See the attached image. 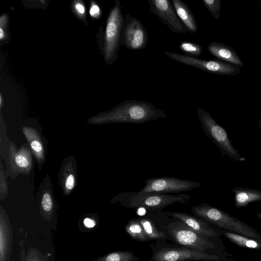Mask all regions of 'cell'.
I'll return each mask as SVG.
<instances>
[{"label":"cell","instance_id":"6da1fadb","mask_svg":"<svg viewBox=\"0 0 261 261\" xmlns=\"http://www.w3.org/2000/svg\"><path fill=\"white\" fill-rule=\"evenodd\" d=\"M166 112L152 102L135 99L124 100L111 111L105 113L100 121L108 123L138 124L165 119Z\"/></svg>","mask_w":261,"mask_h":261},{"label":"cell","instance_id":"7a4b0ae2","mask_svg":"<svg viewBox=\"0 0 261 261\" xmlns=\"http://www.w3.org/2000/svg\"><path fill=\"white\" fill-rule=\"evenodd\" d=\"M166 230L171 239V242L190 249L214 254L220 255L218 239L201 235L186 225L180 220L171 219L166 226Z\"/></svg>","mask_w":261,"mask_h":261},{"label":"cell","instance_id":"3957f363","mask_svg":"<svg viewBox=\"0 0 261 261\" xmlns=\"http://www.w3.org/2000/svg\"><path fill=\"white\" fill-rule=\"evenodd\" d=\"M193 215L213 224L218 228L238 233L248 238L261 240V233L229 214L207 203L193 206Z\"/></svg>","mask_w":261,"mask_h":261},{"label":"cell","instance_id":"277c9868","mask_svg":"<svg viewBox=\"0 0 261 261\" xmlns=\"http://www.w3.org/2000/svg\"><path fill=\"white\" fill-rule=\"evenodd\" d=\"M118 196V201L121 205L127 208H143L148 211H162L172 204H184L191 200L190 196L186 194L173 195L138 191L123 192Z\"/></svg>","mask_w":261,"mask_h":261},{"label":"cell","instance_id":"5b68a950","mask_svg":"<svg viewBox=\"0 0 261 261\" xmlns=\"http://www.w3.org/2000/svg\"><path fill=\"white\" fill-rule=\"evenodd\" d=\"M150 248L152 253L148 261H222L223 258L161 240L156 241Z\"/></svg>","mask_w":261,"mask_h":261},{"label":"cell","instance_id":"8992f818","mask_svg":"<svg viewBox=\"0 0 261 261\" xmlns=\"http://www.w3.org/2000/svg\"><path fill=\"white\" fill-rule=\"evenodd\" d=\"M119 0L115 1L107 21L104 37L103 55L106 62L112 64L118 57L122 29L125 21Z\"/></svg>","mask_w":261,"mask_h":261},{"label":"cell","instance_id":"52a82bcc","mask_svg":"<svg viewBox=\"0 0 261 261\" xmlns=\"http://www.w3.org/2000/svg\"><path fill=\"white\" fill-rule=\"evenodd\" d=\"M198 117L205 135L220 151L235 161H245L231 143L225 129L219 124L210 114L203 108L197 109Z\"/></svg>","mask_w":261,"mask_h":261},{"label":"cell","instance_id":"ba28073f","mask_svg":"<svg viewBox=\"0 0 261 261\" xmlns=\"http://www.w3.org/2000/svg\"><path fill=\"white\" fill-rule=\"evenodd\" d=\"M165 55L177 62L191 66L212 74L235 75L240 72V67L218 60H203L177 53L166 51Z\"/></svg>","mask_w":261,"mask_h":261},{"label":"cell","instance_id":"9c48e42d","mask_svg":"<svg viewBox=\"0 0 261 261\" xmlns=\"http://www.w3.org/2000/svg\"><path fill=\"white\" fill-rule=\"evenodd\" d=\"M141 193L171 194L188 191L199 188L201 184L195 181L173 177L150 178L145 181Z\"/></svg>","mask_w":261,"mask_h":261},{"label":"cell","instance_id":"30bf717a","mask_svg":"<svg viewBox=\"0 0 261 261\" xmlns=\"http://www.w3.org/2000/svg\"><path fill=\"white\" fill-rule=\"evenodd\" d=\"M148 41V32L143 24L127 12L122 29L121 46L130 50H142L146 47Z\"/></svg>","mask_w":261,"mask_h":261},{"label":"cell","instance_id":"8fae6325","mask_svg":"<svg viewBox=\"0 0 261 261\" xmlns=\"http://www.w3.org/2000/svg\"><path fill=\"white\" fill-rule=\"evenodd\" d=\"M149 241H170L171 239L166 230L171 217L162 211H148L147 214L138 218Z\"/></svg>","mask_w":261,"mask_h":261},{"label":"cell","instance_id":"7c38bea8","mask_svg":"<svg viewBox=\"0 0 261 261\" xmlns=\"http://www.w3.org/2000/svg\"><path fill=\"white\" fill-rule=\"evenodd\" d=\"M150 12L175 33L185 34L187 30L178 18L170 0H147Z\"/></svg>","mask_w":261,"mask_h":261},{"label":"cell","instance_id":"4fadbf2b","mask_svg":"<svg viewBox=\"0 0 261 261\" xmlns=\"http://www.w3.org/2000/svg\"><path fill=\"white\" fill-rule=\"evenodd\" d=\"M164 213L170 217L178 219L195 232L211 238L222 235L221 229L194 215L180 212L166 211Z\"/></svg>","mask_w":261,"mask_h":261},{"label":"cell","instance_id":"5bb4252c","mask_svg":"<svg viewBox=\"0 0 261 261\" xmlns=\"http://www.w3.org/2000/svg\"><path fill=\"white\" fill-rule=\"evenodd\" d=\"M207 49L212 55L221 61L239 67L244 66V64L237 51L230 46L221 42L214 41L207 45Z\"/></svg>","mask_w":261,"mask_h":261},{"label":"cell","instance_id":"9a60e30c","mask_svg":"<svg viewBox=\"0 0 261 261\" xmlns=\"http://www.w3.org/2000/svg\"><path fill=\"white\" fill-rule=\"evenodd\" d=\"M171 2L178 18L187 32L196 33L198 25L195 17L188 6L180 0H172Z\"/></svg>","mask_w":261,"mask_h":261},{"label":"cell","instance_id":"2e32d148","mask_svg":"<svg viewBox=\"0 0 261 261\" xmlns=\"http://www.w3.org/2000/svg\"><path fill=\"white\" fill-rule=\"evenodd\" d=\"M231 191L234 194L235 206L238 208L261 200V191L257 189L236 187Z\"/></svg>","mask_w":261,"mask_h":261},{"label":"cell","instance_id":"e0dca14e","mask_svg":"<svg viewBox=\"0 0 261 261\" xmlns=\"http://www.w3.org/2000/svg\"><path fill=\"white\" fill-rule=\"evenodd\" d=\"M11 228L1 215L0 223V261H8L12 242Z\"/></svg>","mask_w":261,"mask_h":261},{"label":"cell","instance_id":"ac0fdd59","mask_svg":"<svg viewBox=\"0 0 261 261\" xmlns=\"http://www.w3.org/2000/svg\"><path fill=\"white\" fill-rule=\"evenodd\" d=\"M221 233L231 242L238 246L255 250H261V240L248 238L221 229Z\"/></svg>","mask_w":261,"mask_h":261},{"label":"cell","instance_id":"d6986e66","mask_svg":"<svg viewBox=\"0 0 261 261\" xmlns=\"http://www.w3.org/2000/svg\"><path fill=\"white\" fill-rule=\"evenodd\" d=\"M124 229L135 241L141 242L149 241L138 218L129 220L126 224Z\"/></svg>","mask_w":261,"mask_h":261},{"label":"cell","instance_id":"ffe728a7","mask_svg":"<svg viewBox=\"0 0 261 261\" xmlns=\"http://www.w3.org/2000/svg\"><path fill=\"white\" fill-rule=\"evenodd\" d=\"M140 258L131 251L111 252L100 258L98 261H139Z\"/></svg>","mask_w":261,"mask_h":261},{"label":"cell","instance_id":"44dd1931","mask_svg":"<svg viewBox=\"0 0 261 261\" xmlns=\"http://www.w3.org/2000/svg\"><path fill=\"white\" fill-rule=\"evenodd\" d=\"M179 48L184 53V55L196 58L201 55L203 50L200 45L188 41L181 42Z\"/></svg>","mask_w":261,"mask_h":261},{"label":"cell","instance_id":"7402d4cb","mask_svg":"<svg viewBox=\"0 0 261 261\" xmlns=\"http://www.w3.org/2000/svg\"><path fill=\"white\" fill-rule=\"evenodd\" d=\"M202 3L213 18L217 20L219 19L220 16V1L202 0Z\"/></svg>","mask_w":261,"mask_h":261},{"label":"cell","instance_id":"603a6c76","mask_svg":"<svg viewBox=\"0 0 261 261\" xmlns=\"http://www.w3.org/2000/svg\"><path fill=\"white\" fill-rule=\"evenodd\" d=\"M41 205L44 211L46 212H49L53 208V201L50 195L45 193L43 194L42 201Z\"/></svg>","mask_w":261,"mask_h":261},{"label":"cell","instance_id":"cb8c5ba5","mask_svg":"<svg viewBox=\"0 0 261 261\" xmlns=\"http://www.w3.org/2000/svg\"><path fill=\"white\" fill-rule=\"evenodd\" d=\"M31 148L38 156H42L43 146L40 141L38 139H33L30 142Z\"/></svg>","mask_w":261,"mask_h":261},{"label":"cell","instance_id":"d4e9b609","mask_svg":"<svg viewBox=\"0 0 261 261\" xmlns=\"http://www.w3.org/2000/svg\"><path fill=\"white\" fill-rule=\"evenodd\" d=\"M15 161L17 165L22 168H25L29 165V161L26 156L18 154L15 156Z\"/></svg>","mask_w":261,"mask_h":261},{"label":"cell","instance_id":"484cf974","mask_svg":"<svg viewBox=\"0 0 261 261\" xmlns=\"http://www.w3.org/2000/svg\"><path fill=\"white\" fill-rule=\"evenodd\" d=\"M74 177L72 174H70L66 179L65 187L67 190H71L74 186Z\"/></svg>","mask_w":261,"mask_h":261},{"label":"cell","instance_id":"4316f807","mask_svg":"<svg viewBox=\"0 0 261 261\" xmlns=\"http://www.w3.org/2000/svg\"><path fill=\"white\" fill-rule=\"evenodd\" d=\"M100 12V9L97 5H92L90 10V14L92 16L97 17L99 16Z\"/></svg>","mask_w":261,"mask_h":261},{"label":"cell","instance_id":"83f0119b","mask_svg":"<svg viewBox=\"0 0 261 261\" xmlns=\"http://www.w3.org/2000/svg\"><path fill=\"white\" fill-rule=\"evenodd\" d=\"M84 224L87 228H93L96 225V222L94 220L91 218H86L84 220Z\"/></svg>","mask_w":261,"mask_h":261},{"label":"cell","instance_id":"f1b7e54d","mask_svg":"<svg viewBox=\"0 0 261 261\" xmlns=\"http://www.w3.org/2000/svg\"><path fill=\"white\" fill-rule=\"evenodd\" d=\"M75 9L80 14H83L85 12L84 6L81 3H77L75 5Z\"/></svg>","mask_w":261,"mask_h":261},{"label":"cell","instance_id":"f546056e","mask_svg":"<svg viewBox=\"0 0 261 261\" xmlns=\"http://www.w3.org/2000/svg\"><path fill=\"white\" fill-rule=\"evenodd\" d=\"M5 37V32L3 28H0V39L2 40Z\"/></svg>","mask_w":261,"mask_h":261},{"label":"cell","instance_id":"4dcf8cb0","mask_svg":"<svg viewBox=\"0 0 261 261\" xmlns=\"http://www.w3.org/2000/svg\"><path fill=\"white\" fill-rule=\"evenodd\" d=\"M256 217L261 221V212L257 213Z\"/></svg>","mask_w":261,"mask_h":261},{"label":"cell","instance_id":"1f68e13d","mask_svg":"<svg viewBox=\"0 0 261 261\" xmlns=\"http://www.w3.org/2000/svg\"><path fill=\"white\" fill-rule=\"evenodd\" d=\"M259 125L261 129V116L260 117L259 121Z\"/></svg>","mask_w":261,"mask_h":261},{"label":"cell","instance_id":"d6a6232c","mask_svg":"<svg viewBox=\"0 0 261 261\" xmlns=\"http://www.w3.org/2000/svg\"><path fill=\"white\" fill-rule=\"evenodd\" d=\"M0 99H1L0 102H1V105L2 103V96H1Z\"/></svg>","mask_w":261,"mask_h":261},{"label":"cell","instance_id":"836d02e7","mask_svg":"<svg viewBox=\"0 0 261 261\" xmlns=\"http://www.w3.org/2000/svg\"><path fill=\"white\" fill-rule=\"evenodd\" d=\"M27 261H31V260H30V259H29V258H28V259Z\"/></svg>","mask_w":261,"mask_h":261},{"label":"cell","instance_id":"e575fe53","mask_svg":"<svg viewBox=\"0 0 261 261\" xmlns=\"http://www.w3.org/2000/svg\"><path fill=\"white\" fill-rule=\"evenodd\" d=\"M233 261V260H232Z\"/></svg>","mask_w":261,"mask_h":261}]
</instances>
